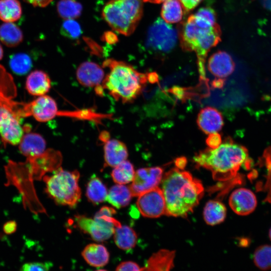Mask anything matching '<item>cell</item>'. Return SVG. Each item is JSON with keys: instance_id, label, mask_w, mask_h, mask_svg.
Instances as JSON below:
<instances>
[{"instance_id": "obj_1", "label": "cell", "mask_w": 271, "mask_h": 271, "mask_svg": "<svg viewBox=\"0 0 271 271\" xmlns=\"http://www.w3.org/2000/svg\"><path fill=\"white\" fill-rule=\"evenodd\" d=\"M161 181L166 203L165 214L168 216L187 217L204 194L201 182L189 172L177 168L166 172Z\"/></svg>"}, {"instance_id": "obj_2", "label": "cell", "mask_w": 271, "mask_h": 271, "mask_svg": "<svg viewBox=\"0 0 271 271\" xmlns=\"http://www.w3.org/2000/svg\"><path fill=\"white\" fill-rule=\"evenodd\" d=\"M16 96L12 76L0 65V136L4 143L13 145L19 144L24 134L22 119L31 115L29 103L15 100Z\"/></svg>"}, {"instance_id": "obj_3", "label": "cell", "mask_w": 271, "mask_h": 271, "mask_svg": "<svg viewBox=\"0 0 271 271\" xmlns=\"http://www.w3.org/2000/svg\"><path fill=\"white\" fill-rule=\"evenodd\" d=\"M198 167L210 170L217 181L232 179L241 166L247 163L246 148L228 140L216 149L207 148L200 151L193 158Z\"/></svg>"}, {"instance_id": "obj_4", "label": "cell", "mask_w": 271, "mask_h": 271, "mask_svg": "<svg viewBox=\"0 0 271 271\" xmlns=\"http://www.w3.org/2000/svg\"><path fill=\"white\" fill-rule=\"evenodd\" d=\"M103 66L109 70L102 84L103 89L123 103L133 101L148 81V74L138 72L125 62L108 59Z\"/></svg>"}, {"instance_id": "obj_5", "label": "cell", "mask_w": 271, "mask_h": 271, "mask_svg": "<svg viewBox=\"0 0 271 271\" xmlns=\"http://www.w3.org/2000/svg\"><path fill=\"white\" fill-rule=\"evenodd\" d=\"M181 46L185 51H195L199 71L205 77V63L209 50L221 41V30L216 23L208 28H202L196 23L193 15L185 21L179 33Z\"/></svg>"}, {"instance_id": "obj_6", "label": "cell", "mask_w": 271, "mask_h": 271, "mask_svg": "<svg viewBox=\"0 0 271 271\" xmlns=\"http://www.w3.org/2000/svg\"><path fill=\"white\" fill-rule=\"evenodd\" d=\"M51 176H44L45 192L58 204L75 207L80 201L81 191L78 185L77 170L66 171L61 167Z\"/></svg>"}, {"instance_id": "obj_7", "label": "cell", "mask_w": 271, "mask_h": 271, "mask_svg": "<svg viewBox=\"0 0 271 271\" xmlns=\"http://www.w3.org/2000/svg\"><path fill=\"white\" fill-rule=\"evenodd\" d=\"M143 2V0H111L103 8L102 16L114 30L129 35L141 18Z\"/></svg>"}, {"instance_id": "obj_8", "label": "cell", "mask_w": 271, "mask_h": 271, "mask_svg": "<svg viewBox=\"0 0 271 271\" xmlns=\"http://www.w3.org/2000/svg\"><path fill=\"white\" fill-rule=\"evenodd\" d=\"M74 221L77 228L98 242L109 239L113 234L115 228L121 225L112 216L104 215H95L93 218L77 215L75 216Z\"/></svg>"}, {"instance_id": "obj_9", "label": "cell", "mask_w": 271, "mask_h": 271, "mask_svg": "<svg viewBox=\"0 0 271 271\" xmlns=\"http://www.w3.org/2000/svg\"><path fill=\"white\" fill-rule=\"evenodd\" d=\"M177 39V31L163 19L158 18L149 29L146 46L154 51L168 53L176 46Z\"/></svg>"}, {"instance_id": "obj_10", "label": "cell", "mask_w": 271, "mask_h": 271, "mask_svg": "<svg viewBox=\"0 0 271 271\" xmlns=\"http://www.w3.org/2000/svg\"><path fill=\"white\" fill-rule=\"evenodd\" d=\"M137 206L144 217L158 218L165 214L166 203L161 188L158 186L138 196Z\"/></svg>"}, {"instance_id": "obj_11", "label": "cell", "mask_w": 271, "mask_h": 271, "mask_svg": "<svg viewBox=\"0 0 271 271\" xmlns=\"http://www.w3.org/2000/svg\"><path fill=\"white\" fill-rule=\"evenodd\" d=\"M163 171L159 167L143 168L136 172L131 184L129 186L132 196L158 186L163 177Z\"/></svg>"}, {"instance_id": "obj_12", "label": "cell", "mask_w": 271, "mask_h": 271, "mask_svg": "<svg viewBox=\"0 0 271 271\" xmlns=\"http://www.w3.org/2000/svg\"><path fill=\"white\" fill-rule=\"evenodd\" d=\"M103 69L97 64L90 61L82 63L76 70V79L82 86L94 88L97 94H103L102 86L105 77Z\"/></svg>"}, {"instance_id": "obj_13", "label": "cell", "mask_w": 271, "mask_h": 271, "mask_svg": "<svg viewBox=\"0 0 271 271\" xmlns=\"http://www.w3.org/2000/svg\"><path fill=\"white\" fill-rule=\"evenodd\" d=\"M229 204L231 209L239 215H247L252 213L257 205L256 198L249 189L240 188L230 195Z\"/></svg>"}, {"instance_id": "obj_14", "label": "cell", "mask_w": 271, "mask_h": 271, "mask_svg": "<svg viewBox=\"0 0 271 271\" xmlns=\"http://www.w3.org/2000/svg\"><path fill=\"white\" fill-rule=\"evenodd\" d=\"M30 110L36 120L45 122L58 116L59 109L55 100L51 96L44 95L29 103Z\"/></svg>"}, {"instance_id": "obj_15", "label": "cell", "mask_w": 271, "mask_h": 271, "mask_svg": "<svg viewBox=\"0 0 271 271\" xmlns=\"http://www.w3.org/2000/svg\"><path fill=\"white\" fill-rule=\"evenodd\" d=\"M235 63L227 52L218 51L209 58L207 67L209 72L217 78H225L234 70Z\"/></svg>"}, {"instance_id": "obj_16", "label": "cell", "mask_w": 271, "mask_h": 271, "mask_svg": "<svg viewBox=\"0 0 271 271\" xmlns=\"http://www.w3.org/2000/svg\"><path fill=\"white\" fill-rule=\"evenodd\" d=\"M104 143V166L114 167L127 160L128 150L125 144L120 140L109 138L102 141Z\"/></svg>"}, {"instance_id": "obj_17", "label": "cell", "mask_w": 271, "mask_h": 271, "mask_svg": "<svg viewBox=\"0 0 271 271\" xmlns=\"http://www.w3.org/2000/svg\"><path fill=\"white\" fill-rule=\"evenodd\" d=\"M197 123L199 128L208 134L218 132L224 123L221 113L217 109L210 106L204 107L200 111Z\"/></svg>"}, {"instance_id": "obj_18", "label": "cell", "mask_w": 271, "mask_h": 271, "mask_svg": "<svg viewBox=\"0 0 271 271\" xmlns=\"http://www.w3.org/2000/svg\"><path fill=\"white\" fill-rule=\"evenodd\" d=\"M19 144L21 153L27 158L39 156L46 150L45 139L37 133H24Z\"/></svg>"}, {"instance_id": "obj_19", "label": "cell", "mask_w": 271, "mask_h": 271, "mask_svg": "<svg viewBox=\"0 0 271 271\" xmlns=\"http://www.w3.org/2000/svg\"><path fill=\"white\" fill-rule=\"evenodd\" d=\"M51 87V81L48 75L42 70L32 71L27 77L26 88L28 93L40 96L46 94Z\"/></svg>"}, {"instance_id": "obj_20", "label": "cell", "mask_w": 271, "mask_h": 271, "mask_svg": "<svg viewBox=\"0 0 271 271\" xmlns=\"http://www.w3.org/2000/svg\"><path fill=\"white\" fill-rule=\"evenodd\" d=\"M81 254L88 264L95 267L104 266L108 263L109 259V254L106 248L97 243H91L86 245Z\"/></svg>"}, {"instance_id": "obj_21", "label": "cell", "mask_w": 271, "mask_h": 271, "mask_svg": "<svg viewBox=\"0 0 271 271\" xmlns=\"http://www.w3.org/2000/svg\"><path fill=\"white\" fill-rule=\"evenodd\" d=\"M175 251L161 249L149 258L144 270L150 271L169 270L174 267Z\"/></svg>"}, {"instance_id": "obj_22", "label": "cell", "mask_w": 271, "mask_h": 271, "mask_svg": "<svg viewBox=\"0 0 271 271\" xmlns=\"http://www.w3.org/2000/svg\"><path fill=\"white\" fill-rule=\"evenodd\" d=\"M132 197L129 187L118 184L109 189L106 200L112 206L119 209L128 205Z\"/></svg>"}, {"instance_id": "obj_23", "label": "cell", "mask_w": 271, "mask_h": 271, "mask_svg": "<svg viewBox=\"0 0 271 271\" xmlns=\"http://www.w3.org/2000/svg\"><path fill=\"white\" fill-rule=\"evenodd\" d=\"M226 216L225 205L217 200L208 201L204 208L203 217L205 222L210 225H215L222 222Z\"/></svg>"}, {"instance_id": "obj_24", "label": "cell", "mask_w": 271, "mask_h": 271, "mask_svg": "<svg viewBox=\"0 0 271 271\" xmlns=\"http://www.w3.org/2000/svg\"><path fill=\"white\" fill-rule=\"evenodd\" d=\"M114 241L121 249L128 250L133 248L137 243L138 236L134 230L127 225H120L115 228Z\"/></svg>"}, {"instance_id": "obj_25", "label": "cell", "mask_w": 271, "mask_h": 271, "mask_svg": "<svg viewBox=\"0 0 271 271\" xmlns=\"http://www.w3.org/2000/svg\"><path fill=\"white\" fill-rule=\"evenodd\" d=\"M21 29L13 22H6L0 26V41L8 47H15L23 40Z\"/></svg>"}, {"instance_id": "obj_26", "label": "cell", "mask_w": 271, "mask_h": 271, "mask_svg": "<svg viewBox=\"0 0 271 271\" xmlns=\"http://www.w3.org/2000/svg\"><path fill=\"white\" fill-rule=\"evenodd\" d=\"M107 193V188L100 179L94 176L89 179L86 190L89 202L94 205L101 203L106 200Z\"/></svg>"}, {"instance_id": "obj_27", "label": "cell", "mask_w": 271, "mask_h": 271, "mask_svg": "<svg viewBox=\"0 0 271 271\" xmlns=\"http://www.w3.org/2000/svg\"><path fill=\"white\" fill-rule=\"evenodd\" d=\"M184 11L180 0H166L163 4L161 15L166 23H176L182 20Z\"/></svg>"}, {"instance_id": "obj_28", "label": "cell", "mask_w": 271, "mask_h": 271, "mask_svg": "<svg viewBox=\"0 0 271 271\" xmlns=\"http://www.w3.org/2000/svg\"><path fill=\"white\" fill-rule=\"evenodd\" d=\"M22 13L18 0H0V19L3 22H16L21 18Z\"/></svg>"}, {"instance_id": "obj_29", "label": "cell", "mask_w": 271, "mask_h": 271, "mask_svg": "<svg viewBox=\"0 0 271 271\" xmlns=\"http://www.w3.org/2000/svg\"><path fill=\"white\" fill-rule=\"evenodd\" d=\"M135 172L133 165L126 160L113 167L111 176L115 183L124 185L132 182Z\"/></svg>"}, {"instance_id": "obj_30", "label": "cell", "mask_w": 271, "mask_h": 271, "mask_svg": "<svg viewBox=\"0 0 271 271\" xmlns=\"http://www.w3.org/2000/svg\"><path fill=\"white\" fill-rule=\"evenodd\" d=\"M9 65L14 73L22 75L26 74L31 69L33 62L28 54L19 53L11 56Z\"/></svg>"}, {"instance_id": "obj_31", "label": "cell", "mask_w": 271, "mask_h": 271, "mask_svg": "<svg viewBox=\"0 0 271 271\" xmlns=\"http://www.w3.org/2000/svg\"><path fill=\"white\" fill-rule=\"evenodd\" d=\"M57 11L65 20L74 19L80 16L82 6L75 0H60L57 4Z\"/></svg>"}, {"instance_id": "obj_32", "label": "cell", "mask_w": 271, "mask_h": 271, "mask_svg": "<svg viewBox=\"0 0 271 271\" xmlns=\"http://www.w3.org/2000/svg\"><path fill=\"white\" fill-rule=\"evenodd\" d=\"M255 265L262 270L271 269V245L264 244L258 247L253 256Z\"/></svg>"}, {"instance_id": "obj_33", "label": "cell", "mask_w": 271, "mask_h": 271, "mask_svg": "<svg viewBox=\"0 0 271 271\" xmlns=\"http://www.w3.org/2000/svg\"><path fill=\"white\" fill-rule=\"evenodd\" d=\"M194 17L197 25L202 28H210L216 24V13L210 7L200 8L194 15Z\"/></svg>"}, {"instance_id": "obj_34", "label": "cell", "mask_w": 271, "mask_h": 271, "mask_svg": "<svg viewBox=\"0 0 271 271\" xmlns=\"http://www.w3.org/2000/svg\"><path fill=\"white\" fill-rule=\"evenodd\" d=\"M61 33L65 37L76 39L81 34V27L74 19H66L62 25Z\"/></svg>"}, {"instance_id": "obj_35", "label": "cell", "mask_w": 271, "mask_h": 271, "mask_svg": "<svg viewBox=\"0 0 271 271\" xmlns=\"http://www.w3.org/2000/svg\"><path fill=\"white\" fill-rule=\"evenodd\" d=\"M52 266V264L49 262H31L23 264L20 270L22 271H47Z\"/></svg>"}, {"instance_id": "obj_36", "label": "cell", "mask_w": 271, "mask_h": 271, "mask_svg": "<svg viewBox=\"0 0 271 271\" xmlns=\"http://www.w3.org/2000/svg\"><path fill=\"white\" fill-rule=\"evenodd\" d=\"M221 143V136L218 132L209 134L206 140V144L207 146L212 149H216Z\"/></svg>"}, {"instance_id": "obj_37", "label": "cell", "mask_w": 271, "mask_h": 271, "mask_svg": "<svg viewBox=\"0 0 271 271\" xmlns=\"http://www.w3.org/2000/svg\"><path fill=\"white\" fill-rule=\"evenodd\" d=\"M116 270H143L144 267H141L138 264L132 261H123L119 264Z\"/></svg>"}, {"instance_id": "obj_38", "label": "cell", "mask_w": 271, "mask_h": 271, "mask_svg": "<svg viewBox=\"0 0 271 271\" xmlns=\"http://www.w3.org/2000/svg\"><path fill=\"white\" fill-rule=\"evenodd\" d=\"M203 0H180L184 11L188 12L194 9Z\"/></svg>"}, {"instance_id": "obj_39", "label": "cell", "mask_w": 271, "mask_h": 271, "mask_svg": "<svg viewBox=\"0 0 271 271\" xmlns=\"http://www.w3.org/2000/svg\"><path fill=\"white\" fill-rule=\"evenodd\" d=\"M17 228V222L14 220L6 222L3 226V231L7 234H12L16 232Z\"/></svg>"}, {"instance_id": "obj_40", "label": "cell", "mask_w": 271, "mask_h": 271, "mask_svg": "<svg viewBox=\"0 0 271 271\" xmlns=\"http://www.w3.org/2000/svg\"><path fill=\"white\" fill-rule=\"evenodd\" d=\"M116 213V210L111 207L103 206L97 212L95 215H107L113 216Z\"/></svg>"}, {"instance_id": "obj_41", "label": "cell", "mask_w": 271, "mask_h": 271, "mask_svg": "<svg viewBox=\"0 0 271 271\" xmlns=\"http://www.w3.org/2000/svg\"><path fill=\"white\" fill-rule=\"evenodd\" d=\"M34 7H45L48 6L53 0H24Z\"/></svg>"}, {"instance_id": "obj_42", "label": "cell", "mask_w": 271, "mask_h": 271, "mask_svg": "<svg viewBox=\"0 0 271 271\" xmlns=\"http://www.w3.org/2000/svg\"><path fill=\"white\" fill-rule=\"evenodd\" d=\"M187 163V159L184 157H181L176 159L175 164L176 167L180 170H183Z\"/></svg>"}, {"instance_id": "obj_43", "label": "cell", "mask_w": 271, "mask_h": 271, "mask_svg": "<svg viewBox=\"0 0 271 271\" xmlns=\"http://www.w3.org/2000/svg\"><path fill=\"white\" fill-rule=\"evenodd\" d=\"M212 86L215 88H221L224 85V79L217 78L212 82Z\"/></svg>"}, {"instance_id": "obj_44", "label": "cell", "mask_w": 271, "mask_h": 271, "mask_svg": "<svg viewBox=\"0 0 271 271\" xmlns=\"http://www.w3.org/2000/svg\"><path fill=\"white\" fill-rule=\"evenodd\" d=\"M158 76L156 73H148V80L150 83H156L158 81Z\"/></svg>"}, {"instance_id": "obj_45", "label": "cell", "mask_w": 271, "mask_h": 271, "mask_svg": "<svg viewBox=\"0 0 271 271\" xmlns=\"http://www.w3.org/2000/svg\"><path fill=\"white\" fill-rule=\"evenodd\" d=\"M263 5L271 11V0H264Z\"/></svg>"}, {"instance_id": "obj_46", "label": "cell", "mask_w": 271, "mask_h": 271, "mask_svg": "<svg viewBox=\"0 0 271 271\" xmlns=\"http://www.w3.org/2000/svg\"><path fill=\"white\" fill-rule=\"evenodd\" d=\"M166 0H143L144 2H149L154 4H160Z\"/></svg>"}, {"instance_id": "obj_47", "label": "cell", "mask_w": 271, "mask_h": 271, "mask_svg": "<svg viewBox=\"0 0 271 271\" xmlns=\"http://www.w3.org/2000/svg\"><path fill=\"white\" fill-rule=\"evenodd\" d=\"M3 55H4L3 49L2 46L0 44V60H2V59L3 58Z\"/></svg>"}, {"instance_id": "obj_48", "label": "cell", "mask_w": 271, "mask_h": 271, "mask_svg": "<svg viewBox=\"0 0 271 271\" xmlns=\"http://www.w3.org/2000/svg\"><path fill=\"white\" fill-rule=\"evenodd\" d=\"M269 237L271 240V227L269 229Z\"/></svg>"}]
</instances>
